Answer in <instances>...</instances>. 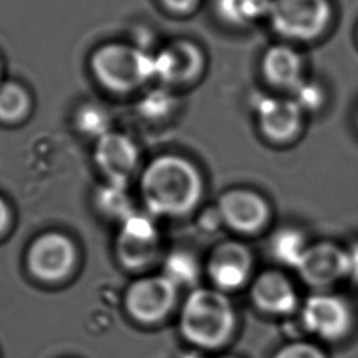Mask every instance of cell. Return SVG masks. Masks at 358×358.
<instances>
[{
  "instance_id": "16",
  "label": "cell",
  "mask_w": 358,
  "mask_h": 358,
  "mask_svg": "<svg viewBox=\"0 0 358 358\" xmlns=\"http://www.w3.org/2000/svg\"><path fill=\"white\" fill-rule=\"evenodd\" d=\"M134 143L120 133H106L98 138L95 161L110 183L124 185L137 164Z\"/></svg>"
},
{
  "instance_id": "9",
  "label": "cell",
  "mask_w": 358,
  "mask_h": 358,
  "mask_svg": "<svg viewBox=\"0 0 358 358\" xmlns=\"http://www.w3.org/2000/svg\"><path fill=\"white\" fill-rule=\"evenodd\" d=\"M222 225L241 235L260 232L271 218V207L259 192L248 187L225 190L215 204Z\"/></svg>"
},
{
  "instance_id": "4",
  "label": "cell",
  "mask_w": 358,
  "mask_h": 358,
  "mask_svg": "<svg viewBox=\"0 0 358 358\" xmlns=\"http://www.w3.org/2000/svg\"><path fill=\"white\" fill-rule=\"evenodd\" d=\"M98 80L117 92L133 91L154 78V55L129 45H106L92 56Z\"/></svg>"
},
{
  "instance_id": "24",
  "label": "cell",
  "mask_w": 358,
  "mask_h": 358,
  "mask_svg": "<svg viewBox=\"0 0 358 358\" xmlns=\"http://www.w3.org/2000/svg\"><path fill=\"white\" fill-rule=\"evenodd\" d=\"M77 123L84 133L96 136L98 138L109 133L108 115L98 106H84L77 115Z\"/></svg>"
},
{
  "instance_id": "2",
  "label": "cell",
  "mask_w": 358,
  "mask_h": 358,
  "mask_svg": "<svg viewBox=\"0 0 358 358\" xmlns=\"http://www.w3.org/2000/svg\"><path fill=\"white\" fill-rule=\"evenodd\" d=\"M238 316L229 296L214 287H194L179 313V331L197 350H217L234 336Z\"/></svg>"
},
{
  "instance_id": "23",
  "label": "cell",
  "mask_w": 358,
  "mask_h": 358,
  "mask_svg": "<svg viewBox=\"0 0 358 358\" xmlns=\"http://www.w3.org/2000/svg\"><path fill=\"white\" fill-rule=\"evenodd\" d=\"M99 203L106 210V213L120 217L126 220L129 215L133 214L129 197L124 190V185L120 183H110V186L105 187L99 194Z\"/></svg>"
},
{
  "instance_id": "32",
  "label": "cell",
  "mask_w": 358,
  "mask_h": 358,
  "mask_svg": "<svg viewBox=\"0 0 358 358\" xmlns=\"http://www.w3.org/2000/svg\"><path fill=\"white\" fill-rule=\"evenodd\" d=\"M221 358H238V357H234V355H225V357H221Z\"/></svg>"
},
{
  "instance_id": "27",
  "label": "cell",
  "mask_w": 358,
  "mask_h": 358,
  "mask_svg": "<svg viewBox=\"0 0 358 358\" xmlns=\"http://www.w3.org/2000/svg\"><path fill=\"white\" fill-rule=\"evenodd\" d=\"M220 225H222V221H221V217H220L215 206L213 208H208L206 211L204 217L200 218V228L207 232L217 231L220 228Z\"/></svg>"
},
{
  "instance_id": "1",
  "label": "cell",
  "mask_w": 358,
  "mask_h": 358,
  "mask_svg": "<svg viewBox=\"0 0 358 358\" xmlns=\"http://www.w3.org/2000/svg\"><path fill=\"white\" fill-rule=\"evenodd\" d=\"M206 182L197 164L180 154L155 157L141 173L140 193L155 215L185 217L201 203Z\"/></svg>"
},
{
  "instance_id": "30",
  "label": "cell",
  "mask_w": 358,
  "mask_h": 358,
  "mask_svg": "<svg viewBox=\"0 0 358 358\" xmlns=\"http://www.w3.org/2000/svg\"><path fill=\"white\" fill-rule=\"evenodd\" d=\"M355 124H357V129H358V106H357V110H355Z\"/></svg>"
},
{
  "instance_id": "12",
  "label": "cell",
  "mask_w": 358,
  "mask_h": 358,
  "mask_svg": "<svg viewBox=\"0 0 358 358\" xmlns=\"http://www.w3.org/2000/svg\"><path fill=\"white\" fill-rule=\"evenodd\" d=\"M259 73L270 91L291 94L309 74L299 46L278 41L268 45L259 59Z\"/></svg>"
},
{
  "instance_id": "6",
  "label": "cell",
  "mask_w": 358,
  "mask_h": 358,
  "mask_svg": "<svg viewBox=\"0 0 358 358\" xmlns=\"http://www.w3.org/2000/svg\"><path fill=\"white\" fill-rule=\"evenodd\" d=\"M302 330L324 341H338L348 336L354 324L351 303L341 295L315 291L301 305Z\"/></svg>"
},
{
  "instance_id": "3",
  "label": "cell",
  "mask_w": 358,
  "mask_h": 358,
  "mask_svg": "<svg viewBox=\"0 0 358 358\" xmlns=\"http://www.w3.org/2000/svg\"><path fill=\"white\" fill-rule=\"evenodd\" d=\"M333 20L331 0H271L266 24L280 41L301 46L323 38Z\"/></svg>"
},
{
  "instance_id": "22",
  "label": "cell",
  "mask_w": 358,
  "mask_h": 358,
  "mask_svg": "<svg viewBox=\"0 0 358 358\" xmlns=\"http://www.w3.org/2000/svg\"><path fill=\"white\" fill-rule=\"evenodd\" d=\"M29 105L27 92L14 83L0 85V120L15 122L21 119Z\"/></svg>"
},
{
  "instance_id": "14",
  "label": "cell",
  "mask_w": 358,
  "mask_h": 358,
  "mask_svg": "<svg viewBox=\"0 0 358 358\" xmlns=\"http://www.w3.org/2000/svg\"><path fill=\"white\" fill-rule=\"evenodd\" d=\"M116 252L127 268L138 270L150 266L159 252V234L151 218L133 213L123 220Z\"/></svg>"
},
{
  "instance_id": "25",
  "label": "cell",
  "mask_w": 358,
  "mask_h": 358,
  "mask_svg": "<svg viewBox=\"0 0 358 358\" xmlns=\"http://www.w3.org/2000/svg\"><path fill=\"white\" fill-rule=\"evenodd\" d=\"M273 358H327L326 352L315 343L294 340L281 345Z\"/></svg>"
},
{
  "instance_id": "28",
  "label": "cell",
  "mask_w": 358,
  "mask_h": 358,
  "mask_svg": "<svg viewBox=\"0 0 358 358\" xmlns=\"http://www.w3.org/2000/svg\"><path fill=\"white\" fill-rule=\"evenodd\" d=\"M348 256V278L358 284V241L347 248Z\"/></svg>"
},
{
  "instance_id": "13",
  "label": "cell",
  "mask_w": 358,
  "mask_h": 358,
  "mask_svg": "<svg viewBox=\"0 0 358 358\" xmlns=\"http://www.w3.org/2000/svg\"><path fill=\"white\" fill-rule=\"evenodd\" d=\"M295 271L315 291H326L348 278L347 249L334 242L320 241L306 248Z\"/></svg>"
},
{
  "instance_id": "18",
  "label": "cell",
  "mask_w": 358,
  "mask_h": 358,
  "mask_svg": "<svg viewBox=\"0 0 358 358\" xmlns=\"http://www.w3.org/2000/svg\"><path fill=\"white\" fill-rule=\"evenodd\" d=\"M308 246L309 243L305 234L299 228L291 225L280 227L267 241V250L273 260L294 270L299 264Z\"/></svg>"
},
{
  "instance_id": "7",
  "label": "cell",
  "mask_w": 358,
  "mask_h": 358,
  "mask_svg": "<svg viewBox=\"0 0 358 358\" xmlns=\"http://www.w3.org/2000/svg\"><path fill=\"white\" fill-rule=\"evenodd\" d=\"M206 69L204 48L189 38H176L154 55V78L169 88L193 85Z\"/></svg>"
},
{
  "instance_id": "21",
  "label": "cell",
  "mask_w": 358,
  "mask_h": 358,
  "mask_svg": "<svg viewBox=\"0 0 358 358\" xmlns=\"http://www.w3.org/2000/svg\"><path fill=\"white\" fill-rule=\"evenodd\" d=\"M173 91V88L165 85L157 90H151L141 99L140 109L143 115L154 120H161L173 115L179 106V98Z\"/></svg>"
},
{
  "instance_id": "10",
  "label": "cell",
  "mask_w": 358,
  "mask_h": 358,
  "mask_svg": "<svg viewBox=\"0 0 358 358\" xmlns=\"http://www.w3.org/2000/svg\"><path fill=\"white\" fill-rule=\"evenodd\" d=\"M77 250L70 238L59 232L38 236L27 252L31 274L43 282H59L74 268Z\"/></svg>"
},
{
  "instance_id": "26",
  "label": "cell",
  "mask_w": 358,
  "mask_h": 358,
  "mask_svg": "<svg viewBox=\"0 0 358 358\" xmlns=\"http://www.w3.org/2000/svg\"><path fill=\"white\" fill-rule=\"evenodd\" d=\"M158 1L166 11L179 17L194 14L203 3V0H158Z\"/></svg>"
},
{
  "instance_id": "8",
  "label": "cell",
  "mask_w": 358,
  "mask_h": 358,
  "mask_svg": "<svg viewBox=\"0 0 358 358\" xmlns=\"http://www.w3.org/2000/svg\"><path fill=\"white\" fill-rule=\"evenodd\" d=\"M179 288L164 274L145 275L133 281L124 294L129 315L140 323L162 322L175 308Z\"/></svg>"
},
{
  "instance_id": "19",
  "label": "cell",
  "mask_w": 358,
  "mask_h": 358,
  "mask_svg": "<svg viewBox=\"0 0 358 358\" xmlns=\"http://www.w3.org/2000/svg\"><path fill=\"white\" fill-rule=\"evenodd\" d=\"M162 274L178 288L193 287L200 277V264L192 252L178 249L166 256Z\"/></svg>"
},
{
  "instance_id": "17",
  "label": "cell",
  "mask_w": 358,
  "mask_h": 358,
  "mask_svg": "<svg viewBox=\"0 0 358 358\" xmlns=\"http://www.w3.org/2000/svg\"><path fill=\"white\" fill-rule=\"evenodd\" d=\"M271 0H213L215 18L229 28L249 29L267 22Z\"/></svg>"
},
{
  "instance_id": "29",
  "label": "cell",
  "mask_w": 358,
  "mask_h": 358,
  "mask_svg": "<svg viewBox=\"0 0 358 358\" xmlns=\"http://www.w3.org/2000/svg\"><path fill=\"white\" fill-rule=\"evenodd\" d=\"M10 220H11L10 208H8L7 203L0 197V235L8 228Z\"/></svg>"
},
{
  "instance_id": "11",
  "label": "cell",
  "mask_w": 358,
  "mask_h": 358,
  "mask_svg": "<svg viewBox=\"0 0 358 358\" xmlns=\"http://www.w3.org/2000/svg\"><path fill=\"white\" fill-rule=\"evenodd\" d=\"M253 255L236 239L218 242L206 260V273L214 288L231 292L246 285L252 277Z\"/></svg>"
},
{
  "instance_id": "15",
  "label": "cell",
  "mask_w": 358,
  "mask_h": 358,
  "mask_svg": "<svg viewBox=\"0 0 358 358\" xmlns=\"http://www.w3.org/2000/svg\"><path fill=\"white\" fill-rule=\"evenodd\" d=\"M249 284L250 301L262 313L285 317L298 310L299 296L295 285L281 270H263Z\"/></svg>"
},
{
  "instance_id": "5",
  "label": "cell",
  "mask_w": 358,
  "mask_h": 358,
  "mask_svg": "<svg viewBox=\"0 0 358 358\" xmlns=\"http://www.w3.org/2000/svg\"><path fill=\"white\" fill-rule=\"evenodd\" d=\"M250 109L259 134L270 144L294 143L303 131L306 115L287 94L270 90L256 92L250 99Z\"/></svg>"
},
{
  "instance_id": "31",
  "label": "cell",
  "mask_w": 358,
  "mask_h": 358,
  "mask_svg": "<svg viewBox=\"0 0 358 358\" xmlns=\"http://www.w3.org/2000/svg\"><path fill=\"white\" fill-rule=\"evenodd\" d=\"M355 38H357V42H358V24H357V29H355Z\"/></svg>"
},
{
  "instance_id": "20",
  "label": "cell",
  "mask_w": 358,
  "mask_h": 358,
  "mask_svg": "<svg viewBox=\"0 0 358 358\" xmlns=\"http://www.w3.org/2000/svg\"><path fill=\"white\" fill-rule=\"evenodd\" d=\"M288 95L296 102L306 116L319 113L327 103V91L324 84L310 76H308Z\"/></svg>"
}]
</instances>
